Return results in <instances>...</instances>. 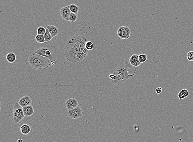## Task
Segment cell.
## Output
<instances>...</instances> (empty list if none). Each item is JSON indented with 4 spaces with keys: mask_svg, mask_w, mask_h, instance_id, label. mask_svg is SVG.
<instances>
[{
    "mask_svg": "<svg viewBox=\"0 0 193 142\" xmlns=\"http://www.w3.org/2000/svg\"><path fill=\"white\" fill-rule=\"evenodd\" d=\"M88 41L82 35H76L70 38L66 44L65 55L71 63L79 62L86 57L88 51L85 44Z\"/></svg>",
    "mask_w": 193,
    "mask_h": 142,
    "instance_id": "1",
    "label": "cell"
},
{
    "mask_svg": "<svg viewBox=\"0 0 193 142\" xmlns=\"http://www.w3.org/2000/svg\"><path fill=\"white\" fill-rule=\"evenodd\" d=\"M38 54L49 59L56 65L59 63L61 52L59 45L54 42H45L33 53Z\"/></svg>",
    "mask_w": 193,
    "mask_h": 142,
    "instance_id": "2",
    "label": "cell"
},
{
    "mask_svg": "<svg viewBox=\"0 0 193 142\" xmlns=\"http://www.w3.org/2000/svg\"><path fill=\"white\" fill-rule=\"evenodd\" d=\"M132 67V66L129 65L127 61H124L121 63L113 73L116 75L117 78L115 80L111 82L112 83L120 85L125 83L129 78L134 77L137 70L136 69H135L134 73L132 74L128 73V69Z\"/></svg>",
    "mask_w": 193,
    "mask_h": 142,
    "instance_id": "3",
    "label": "cell"
},
{
    "mask_svg": "<svg viewBox=\"0 0 193 142\" xmlns=\"http://www.w3.org/2000/svg\"><path fill=\"white\" fill-rule=\"evenodd\" d=\"M28 62L35 70L45 69L54 65L49 59L38 54H32L29 57Z\"/></svg>",
    "mask_w": 193,
    "mask_h": 142,
    "instance_id": "4",
    "label": "cell"
},
{
    "mask_svg": "<svg viewBox=\"0 0 193 142\" xmlns=\"http://www.w3.org/2000/svg\"><path fill=\"white\" fill-rule=\"evenodd\" d=\"M9 116L14 124H17L25 117L23 107L19 103L15 102L12 105L9 111Z\"/></svg>",
    "mask_w": 193,
    "mask_h": 142,
    "instance_id": "5",
    "label": "cell"
},
{
    "mask_svg": "<svg viewBox=\"0 0 193 142\" xmlns=\"http://www.w3.org/2000/svg\"><path fill=\"white\" fill-rule=\"evenodd\" d=\"M117 35L119 38L122 39H128L130 37L131 30L128 26L119 27L117 30Z\"/></svg>",
    "mask_w": 193,
    "mask_h": 142,
    "instance_id": "6",
    "label": "cell"
},
{
    "mask_svg": "<svg viewBox=\"0 0 193 142\" xmlns=\"http://www.w3.org/2000/svg\"><path fill=\"white\" fill-rule=\"evenodd\" d=\"M83 111L79 106L74 108L73 109L68 110V115L70 118L71 119H77L82 117Z\"/></svg>",
    "mask_w": 193,
    "mask_h": 142,
    "instance_id": "7",
    "label": "cell"
},
{
    "mask_svg": "<svg viewBox=\"0 0 193 142\" xmlns=\"http://www.w3.org/2000/svg\"><path fill=\"white\" fill-rule=\"evenodd\" d=\"M18 131L21 135H28L32 133V129L30 125L26 123H22L19 126Z\"/></svg>",
    "mask_w": 193,
    "mask_h": 142,
    "instance_id": "8",
    "label": "cell"
},
{
    "mask_svg": "<svg viewBox=\"0 0 193 142\" xmlns=\"http://www.w3.org/2000/svg\"><path fill=\"white\" fill-rule=\"evenodd\" d=\"M66 106L68 110H71L78 106V103L77 99L74 97L68 99L66 102Z\"/></svg>",
    "mask_w": 193,
    "mask_h": 142,
    "instance_id": "9",
    "label": "cell"
},
{
    "mask_svg": "<svg viewBox=\"0 0 193 142\" xmlns=\"http://www.w3.org/2000/svg\"><path fill=\"white\" fill-rule=\"evenodd\" d=\"M71 13V12L70 10L69 6L61 8L60 11V13L62 18L66 21H69V17Z\"/></svg>",
    "mask_w": 193,
    "mask_h": 142,
    "instance_id": "10",
    "label": "cell"
},
{
    "mask_svg": "<svg viewBox=\"0 0 193 142\" xmlns=\"http://www.w3.org/2000/svg\"><path fill=\"white\" fill-rule=\"evenodd\" d=\"M18 103L20 106L23 108L27 106L31 105L32 104V100L29 96H25L20 98Z\"/></svg>",
    "mask_w": 193,
    "mask_h": 142,
    "instance_id": "11",
    "label": "cell"
},
{
    "mask_svg": "<svg viewBox=\"0 0 193 142\" xmlns=\"http://www.w3.org/2000/svg\"><path fill=\"white\" fill-rule=\"evenodd\" d=\"M129 62L132 66L138 67L141 64L138 59V55L137 54H133L129 59Z\"/></svg>",
    "mask_w": 193,
    "mask_h": 142,
    "instance_id": "12",
    "label": "cell"
},
{
    "mask_svg": "<svg viewBox=\"0 0 193 142\" xmlns=\"http://www.w3.org/2000/svg\"><path fill=\"white\" fill-rule=\"evenodd\" d=\"M23 109L25 117H30L34 113V108L31 105L23 107Z\"/></svg>",
    "mask_w": 193,
    "mask_h": 142,
    "instance_id": "13",
    "label": "cell"
},
{
    "mask_svg": "<svg viewBox=\"0 0 193 142\" xmlns=\"http://www.w3.org/2000/svg\"><path fill=\"white\" fill-rule=\"evenodd\" d=\"M52 38L56 36L59 33V29L54 25H48L47 26Z\"/></svg>",
    "mask_w": 193,
    "mask_h": 142,
    "instance_id": "14",
    "label": "cell"
},
{
    "mask_svg": "<svg viewBox=\"0 0 193 142\" xmlns=\"http://www.w3.org/2000/svg\"><path fill=\"white\" fill-rule=\"evenodd\" d=\"M16 59L17 58L15 54L12 52L8 53L6 55V59L9 63H14L16 60Z\"/></svg>",
    "mask_w": 193,
    "mask_h": 142,
    "instance_id": "15",
    "label": "cell"
},
{
    "mask_svg": "<svg viewBox=\"0 0 193 142\" xmlns=\"http://www.w3.org/2000/svg\"><path fill=\"white\" fill-rule=\"evenodd\" d=\"M70 10H71V12H73V13L77 14L78 13L79 7L78 6L76 5L72 4L69 6Z\"/></svg>",
    "mask_w": 193,
    "mask_h": 142,
    "instance_id": "16",
    "label": "cell"
},
{
    "mask_svg": "<svg viewBox=\"0 0 193 142\" xmlns=\"http://www.w3.org/2000/svg\"><path fill=\"white\" fill-rule=\"evenodd\" d=\"M35 40L37 42L40 44H43L45 42V39L44 35H37L35 36Z\"/></svg>",
    "mask_w": 193,
    "mask_h": 142,
    "instance_id": "17",
    "label": "cell"
},
{
    "mask_svg": "<svg viewBox=\"0 0 193 142\" xmlns=\"http://www.w3.org/2000/svg\"><path fill=\"white\" fill-rule=\"evenodd\" d=\"M45 39V42H50L51 41L52 38V35L50 34V32L49 31L48 28H46V31L45 34L44 35Z\"/></svg>",
    "mask_w": 193,
    "mask_h": 142,
    "instance_id": "18",
    "label": "cell"
},
{
    "mask_svg": "<svg viewBox=\"0 0 193 142\" xmlns=\"http://www.w3.org/2000/svg\"><path fill=\"white\" fill-rule=\"evenodd\" d=\"M77 14L71 12L69 17V21L71 22H75V21L77 20Z\"/></svg>",
    "mask_w": 193,
    "mask_h": 142,
    "instance_id": "19",
    "label": "cell"
},
{
    "mask_svg": "<svg viewBox=\"0 0 193 142\" xmlns=\"http://www.w3.org/2000/svg\"><path fill=\"white\" fill-rule=\"evenodd\" d=\"M94 47V44L91 41H88L85 44V48L88 51H91L93 49Z\"/></svg>",
    "mask_w": 193,
    "mask_h": 142,
    "instance_id": "20",
    "label": "cell"
},
{
    "mask_svg": "<svg viewBox=\"0 0 193 142\" xmlns=\"http://www.w3.org/2000/svg\"><path fill=\"white\" fill-rule=\"evenodd\" d=\"M147 55L145 54H141L138 55V59L140 63H143L146 62L147 61Z\"/></svg>",
    "mask_w": 193,
    "mask_h": 142,
    "instance_id": "21",
    "label": "cell"
},
{
    "mask_svg": "<svg viewBox=\"0 0 193 142\" xmlns=\"http://www.w3.org/2000/svg\"><path fill=\"white\" fill-rule=\"evenodd\" d=\"M46 31V29H45L43 27H39L37 29V33L39 35H44Z\"/></svg>",
    "mask_w": 193,
    "mask_h": 142,
    "instance_id": "22",
    "label": "cell"
},
{
    "mask_svg": "<svg viewBox=\"0 0 193 142\" xmlns=\"http://www.w3.org/2000/svg\"><path fill=\"white\" fill-rule=\"evenodd\" d=\"M187 59L190 61H193V51H190L186 55Z\"/></svg>",
    "mask_w": 193,
    "mask_h": 142,
    "instance_id": "23",
    "label": "cell"
},
{
    "mask_svg": "<svg viewBox=\"0 0 193 142\" xmlns=\"http://www.w3.org/2000/svg\"><path fill=\"white\" fill-rule=\"evenodd\" d=\"M178 97L180 99H184L186 98V96L184 95V94L183 93L182 90H181L178 93Z\"/></svg>",
    "mask_w": 193,
    "mask_h": 142,
    "instance_id": "24",
    "label": "cell"
},
{
    "mask_svg": "<svg viewBox=\"0 0 193 142\" xmlns=\"http://www.w3.org/2000/svg\"><path fill=\"white\" fill-rule=\"evenodd\" d=\"M156 93L157 94H160L162 92V88L161 87H159L156 89Z\"/></svg>",
    "mask_w": 193,
    "mask_h": 142,
    "instance_id": "25",
    "label": "cell"
},
{
    "mask_svg": "<svg viewBox=\"0 0 193 142\" xmlns=\"http://www.w3.org/2000/svg\"><path fill=\"white\" fill-rule=\"evenodd\" d=\"M182 90L183 91L184 93V95H185L186 97H187L188 96H189V93L187 90L186 89H184Z\"/></svg>",
    "mask_w": 193,
    "mask_h": 142,
    "instance_id": "26",
    "label": "cell"
},
{
    "mask_svg": "<svg viewBox=\"0 0 193 142\" xmlns=\"http://www.w3.org/2000/svg\"><path fill=\"white\" fill-rule=\"evenodd\" d=\"M18 142H24L23 140H22V139H19L18 140Z\"/></svg>",
    "mask_w": 193,
    "mask_h": 142,
    "instance_id": "27",
    "label": "cell"
}]
</instances>
